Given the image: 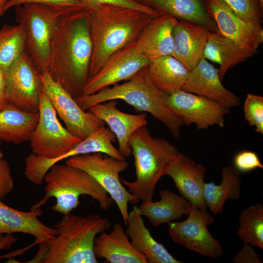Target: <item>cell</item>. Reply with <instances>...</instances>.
<instances>
[{
  "label": "cell",
  "instance_id": "cell-1",
  "mask_svg": "<svg viewBox=\"0 0 263 263\" xmlns=\"http://www.w3.org/2000/svg\"><path fill=\"white\" fill-rule=\"evenodd\" d=\"M92 48L88 11L63 16L51 39L47 72L74 99L89 79Z\"/></svg>",
  "mask_w": 263,
  "mask_h": 263
},
{
  "label": "cell",
  "instance_id": "cell-2",
  "mask_svg": "<svg viewBox=\"0 0 263 263\" xmlns=\"http://www.w3.org/2000/svg\"><path fill=\"white\" fill-rule=\"evenodd\" d=\"M87 10L93 47L89 79L112 55L136 40L147 22L155 17L134 9L111 4Z\"/></svg>",
  "mask_w": 263,
  "mask_h": 263
},
{
  "label": "cell",
  "instance_id": "cell-3",
  "mask_svg": "<svg viewBox=\"0 0 263 263\" xmlns=\"http://www.w3.org/2000/svg\"><path fill=\"white\" fill-rule=\"evenodd\" d=\"M54 227V238L39 243L35 256L27 263H96L94 244L96 235L109 230L112 223L97 214L87 216L63 214Z\"/></svg>",
  "mask_w": 263,
  "mask_h": 263
},
{
  "label": "cell",
  "instance_id": "cell-4",
  "mask_svg": "<svg viewBox=\"0 0 263 263\" xmlns=\"http://www.w3.org/2000/svg\"><path fill=\"white\" fill-rule=\"evenodd\" d=\"M148 66L140 71L128 81L115 84L96 93L75 98L76 102L83 111L92 106L112 100H122L138 112H147L164 124L176 139L181 135V127L184 123L181 118L167 105V92L158 89L152 82Z\"/></svg>",
  "mask_w": 263,
  "mask_h": 263
},
{
  "label": "cell",
  "instance_id": "cell-5",
  "mask_svg": "<svg viewBox=\"0 0 263 263\" xmlns=\"http://www.w3.org/2000/svg\"><path fill=\"white\" fill-rule=\"evenodd\" d=\"M129 144L134 157L136 179L133 182L123 179L120 181L128 188V191L142 202L151 201L158 181L178 150L167 140L153 137L147 125L132 134Z\"/></svg>",
  "mask_w": 263,
  "mask_h": 263
},
{
  "label": "cell",
  "instance_id": "cell-6",
  "mask_svg": "<svg viewBox=\"0 0 263 263\" xmlns=\"http://www.w3.org/2000/svg\"><path fill=\"white\" fill-rule=\"evenodd\" d=\"M45 194L30 209L40 208L52 197L56 203L51 209L62 214L72 212L80 202L79 196L88 195L98 202L103 210H107L114 201L98 183L85 171L66 164L53 165L45 174Z\"/></svg>",
  "mask_w": 263,
  "mask_h": 263
},
{
  "label": "cell",
  "instance_id": "cell-7",
  "mask_svg": "<svg viewBox=\"0 0 263 263\" xmlns=\"http://www.w3.org/2000/svg\"><path fill=\"white\" fill-rule=\"evenodd\" d=\"M16 19L23 28L25 51L38 72H47L51 39L62 11L38 3L15 7Z\"/></svg>",
  "mask_w": 263,
  "mask_h": 263
},
{
  "label": "cell",
  "instance_id": "cell-8",
  "mask_svg": "<svg viewBox=\"0 0 263 263\" xmlns=\"http://www.w3.org/2000/svg\"><path fill=\"white\" fill-rule=\"evenodd\" d=\"M65 164L85 171L98 183L116 203L127 225L128 204H135L140 201L124 187L120 181L119 174L128 168L129 162L97 152L70 157L65 160Z\"/></svg>",
  "mask_w": 263,
  "mask_h": 263
},
{
  "label": "cell",
  "instance_id": "cell-9",
  "mask_svg": "<svg viewBox=\"0 0 263 263\" xmlns=\"http://www.w3.org/2000/svg\"><path fill=\"white\" fill-rule=\"evenodd\" d=\"M38 113L37 124L29 139L32 153L48 158H57L82 140L63 127L42 88L40 93Z\"/></svg>",
  "mask_w": 263,
  "mask_h": 263
},
{
  "label": "cell",
  "instance_id": "cell-10",
  "mask_svg": "<svg viewBox=\"0 0 263 263\" xmlns=\"http://www.w3.org/2000/svg\"><path fill=\"white\" fill-rule=\"evenodd\" d=\"M116 138L113 132L105 125L92 132L66 153L55 158L29 154L25 160L24 175L32 183L40 185L44 177L54 165L70 157L92 153H103L118 159H126L113 145Z\"/></svg>",
  "mask_w": 263,
  "mask_h": 263
},
{
  "label": "cell",
  "instance_id": "cell-11",
  "mask_svg": "<svg viewBox=\"0 0 263 263\" xmlns=\"http://www.w3.org/2000/svg\"><path fill=\"white\" fill-rule=\"evenodd\" d=\"M42 88L49 97L56 114L73 135L84 139L105 123L89 111H83L75 100L48 72L40 74Z\"/></svg>",
  "mask_w": 263,
  "mask_h": 263
},
{
  "label": "cell",
  "instance_id": "cell-12",
  "mask_svg": "<svg viewBox=\"0 0 263 263\" xmlns=\"http://www.w3.org/2000/svg\"><path fill=\"white\" fill-rule=\"evenodd\" d=\"M188 215L184 221L168 224V233L172 241L207 257L217 259L221 256L223 246L207 228L208 225L214 222V219L191 205Z\"/></svg>",
  "mask_w": 263,
  "mask_h": 263
},
{
  "label": "cell",
  "instance_id": "cell-13",
  "mask_svg": "<svg viewBox=\"0 0 263 263\" xmlns=\"http://www.w3.org/2000/svg\"><path fill=\"white\" fill-rule=\"evenodd\" d=\"M40 74L24 51L6 73L8 103L29 113H38L42 88Z\"/></svg>",
  "mask_w": 263,
  "mask_h": 263
},
{
  "label": "cell",
  "instance_id": "cell-14",
  "mask_svg": "<svg viewBox=\"0 0 263 263\" xmlns=\"http://www.w3.org/2000/svg\"><path fill=\"white\" fill-rule=\"evenodd\" d=\"M150 60L139 50L135 40L122 48L106 61L101 69L85 84L81 96L96 93L123 80H129Z\"/></svg>",
  "mask_w": 263,
  "mask_h": 263
},
{
  "label": "cell",
  "instance_id": "cell-15",
  "mask_svg": "<svg viewBox=\"0 0 263 263\" xmlns=\"http://www.w3.org/2000/svg\"><path fill=\"white\" fill-rule=\"evenodd\" d=\"M166 102L184 125L194 123L199 130L215 125L223 128L225 116L230 112L229 108L220 103L181 90L167 92Z\"/></svg>",
  "mask_w": 263,
  "mask_h": 263
},
{
  "label": "cell",
  "instance_id": "cell-16",
  "mask_svg": "<svg viewBox=\"0 0 263 263\" xmlns=\"http://www.w3.org/2000/svg\"><path fill=\"white\" fill-rule=\"evenodd\" d=\"M206 8L218 32L254 54L263 42L261 24L245 19L232 11L221 0H205Z\"/></svg>",
  "mask_w": 263,
  "mask_h": 263
},
{
  "label": "cell",
  "instance_id": "cell-17",
  "mask_svg": "<svg viewBox=\"0 0 263 263\" xmlns=\"http://www.w3.org/2000/svg\"><path fill=\"white\" fill-rule=\"evenodd\" d=\"M206 172L203 164L196 163L188 156L179 152L166 166L164 175L172 179L181 195L191 206L209 215L203 196Z\"/></svg>",
  "mask_w": 263,
  "mask_h": 263
},
{
  "label": "cell",
  "instance_id": "cell-18",
  "mask_svg": "<svg viewBox=\"0 0 263 263\" xmlns=\"http://www.w3.org/2000/svg\"><path fill=\"white\" fill-rule=\"evenodd\" d=\"M219 72V69L203 57L189 71L181 90L220 103L229 108L239 106L240 98L224 86Z\"/></svg>",
  "mask_w": 263,
  "mask_h": 263
},
{
  "label": "cell",
  "instance_id": "cell-19",
  "mask_svg": "<svg viewBox=\"0 0 263 263\" xmlns=\"http://www.w3.org/2000/svg\"><path fill=\"white\" fill-rule=\"evenodd\" d=\"M117 100H110L95 104L88 110L108 125L118 141L119 151L126 159L132 154L130 138L137 130L148 124L147 115L145 113H125L117 109Z\"/></svg>",
  "mask_w": 263,
  "mask_h": 263
},
{
  "label": "cell",
  "instance_id": "cell-20",
  "mask_svg": "<svg viewBox=\"0 0 263 263\" xmlns=\"http://www.w3.org/2000/svg\"><path fill=\"white\" fill-rule=\"evenodd\" d=\"M43 213L41 208L30 209L29 211H20L12 208L0 200V235L22 233L35 238L31 247L56 236L58 230L49 226L38 217Z\"/></svg>",
  "mask_w": 263,
  "mask_h": 263
},
{
  "label": "cell",
  "instance_id": "cell-21",
  "mask_svg": "<svg viewBox=\"0 0 263 263\" xmlns=\"http://www.w3.org/2000/svg\"><path fill=\"white\" fill-rule=\"evenodd\" d=\"M211 32L201 25L178 21L172 30V56L190 71L203 57L204 48Z\"/></svg>",
  "mask_w": 263,
  "mask_h": 263
},
{
  "label": "cell",
  "instance_id": "cell-22",
  "mask_svg": "<svg viewBox=\"0 0 263 263\" xmlns=\"http://www.w3.org/2000/svg\"><path fill=\"white\" fill-rule=\"evenodd\" d=\"M178 21L170 16L162 15L147 22L135 42L140 52L150 61L164 56H172V30Z\"/></svg>",
  "mask_w": 263,
  "mask_h": 263
},
{
  "label": "cell",
  "instance_id": "cell-23",
  "mask_svg": "<svg viewBox=\"0 0 263 263\" xmlns=\"http://www.w3.org/2000/svg\"><path fill=\"white\" fill-rule=\"evenodd\" d=\"M96 258L107 263H148L146 257L133 246L121 223L115 224L110 233L96 237L94 244Z\"/></svg>",
  "mask_w": 263,
  "mask_h": 263
},
{
  "label": "cell",
  "instance_id": "cell-24",
  "mask_svg": "<svg viewBox=\"0 0 263 263\" xmlns=\"http://www.w3.org/2000/svg\"><path fill=\"white\" fill-rule=\"evenodd\" d=\"M142 217L139 207L133 206L129 213L125 232L135 249L146 257L148 263H182L152 237Z\"/></svg>",
  "mask_w": 263,
  "mask_h": 263
},
{
  "label": "cell",
  "instance_id": "cell-25",
  "mask_svg": "<svg viewBox=\"0 0 263 263\" xmlns=\"http://www.w3.org/2000/svg\"><path fill=\"white\" fill-rule=\"evenodd\" d=\"M160 13L178 21H185L205 26L211 32L218 31L216 24L209 15L205 0H140Z\"/></svg>",
  "mask_w": 263,
  "mask_h": 263
},
{
  "label": "cell",
  "instance_id": "cell-26",
  "mask_svg": "<svg viewBox=\"0 0 263 263\" xmlns=\"http://www.w3.org/2000/svg\"><path fill=\"white\" fill-rule=\"evenodd\" d=\"M254 54L217 31L211 32L204 48L203 57L219 64V75L222 81L228 69Z\"/></svg>",
  "mask_w": 263,
  "mask_h": 263
},
{
  "label": "cell",
  "instance_id": "cell-27",
  "mask_svg": "<svg viewBox=\"0 0 263 263\" xmlns=\"http://www.w3.org/2000/svg\"><path fill=\"white\" fill-rule=\"evenodd\" d=\"M159 195V201L142 202L139 207L142 216L154 227L169 224L180 219L183 215L188 214L191 204L182 195L169 189L161 190Z\"/></svg>",
  "mask_w": 263,
  "mask_h": 263
},
{
  "label": "cell",
  "instance_id": "cell-28",
  "mask_svg": "<svg viewBox=\"0 0 263 263\" xmlns=\"http://www.w3.org/2000/svg\"><path fill=\"white\" fill-rule=\"evenodd\" d=\"M39 113L21 111L8 103L0 111V140L15 144L29 141Z\"/></svg>",
  "mask_w": 263,
  "mask_h": 263
},
{
  "label": "cell",
  "instance_id": "cell-29",
  "mask_svg": "<svg viewBox=\"0 0 263 263\" xmlns=\"http://www.w3.org/2000/svg\"><path fill=\"white\" fill-rule=\"evenodd\" d=\"M149 76L153 84L166 92L182 90L189 71L172 56L159 57L148 66Z\"/></svg>",
  "mask_w": 263,
  "mask_h": 263
},
{
  "label": "cell",
  "instance_id": "cell-30",
  "mask_svg": "<svg viewBox=\"0 0 263 263\" xmlns=\"http://www.w3.org/2000/svg\"><path fill=\"white\" fill-rule=\"evenodd\" d=\"M221 174L220 184L217 185L211 182L205 183L204 186V200L214 214L223 212L227 200H239L241 198L240 172L234 166H225L222 168Z\"/></svg>",
  "mask_w": 263,
  "mask_h": 263
},
{
  "label": "cell",
  "instance_id": "cell-31",
  "mask_svg": "<svg viewBox=\"0 0 263 263\" xmlns=\"http://www.w3.org/2000/svg\"><path fill=\"white\" fill-rule=\"evenodd\" d=\"M24 51L22 26L3 25L0 29V68L7 73Z\"/></svg>",
  "mask_w": 263,
  "mask_h": 263
},
{
  "label": "cell",
  "instance_id": "cell-32",
  "mask_svg": "<svg viewBox=\"0 0 263 263\" xmlns=\"http://www.w3.org/2000/svg\"><path fill=\"white\" fill-rule=\"evenodd\" d=\"M237 232L240 240L263 249V206L260 203L248 207L241 212Z\"/></svg>",
  "mask_w": 263,
  "mask_h": 263
},
{
  "label": "cell",
  "instance_id": "cell-33",
  "mask_svg": "<svg viewBox=\"0 0 263 263\" xmlns=\"http://www.w3.org/2000/svg\"><path fill=\"white\" fill-rule=\"evenodd\" d=\"M26 3H38L46 5L60 10L66 15L74 14L86 9L85 6L77 0H8L0 11V16L8 9Z\"/></svg>",
  "mask_w": 263,
  "mask_h": 263
},
{
  "label": "cell",
  "instance_id": "cell-34",
  "mask_svg": "<svg viewBox=\"0 0 263 263\" xmlns=\"http://www.w3.org/2000/svg\"><path fill=\"white\" fill-rule=\"evenodd\" d=\"M241 17L260 24L263 20V6L259 0H221Z\"/></svg>",
  "mask_w": 263,
  "mask_h": 263
},
{
  "label": "cell",
  "instance_id": "cell-35",
  "mask_svg": "<svg viewBox=\"0 0 263 263\" xmlns=\"http://www.w3.org/2000/svg\"><path fill=\"white\" fill-rule=\"evenodd\" d=\"M245 119L257 133L263 134V97L253 94H247L244 103Z\"/></svg>",
  "mask_w": 263,
  "mask_h": 263
},
{
  "label": "cell",
  "instance_id": "cell-36",
  "mask_svg": "<svg viewBox=\"0 0 263 263\" xmlns=\"http://www.w3.org/2000/svg\"><path fill=\"white\" fill-rule=\"evenodd\" d=\"M82 3L86 10L93 9L99 5L111 4L134 9L154 17L162 15L150 7L143 3L140 0H77Z\"/></svg>",
  "mask_w": 263,
  "mask_h": 263
},
{
  "label": "cell",
  "instance_id": "cell-37",
  "mask_svg": "<svg viewBox=\"0 0 263 263\" xmlns=\"http://www.w3.org/2000/svg\"><path fill=\"white\" fill-rule=\"evenodd\" d=\"M235 168L240 172H246L257 168L263 169L258 154L251 150H242L238 152L233 158Z\"/></svg>",
  "mask_w": 263,
  "mask_h": 263
},
{
  "label": "cell",
  "instance_id": "cell-38",
  "mask_svg": "<svg viewBox=\"0 0 263 263\" xmlns=\"http://www.w3.org/2000/svg\"><path fill=\"white\" fill-rule=\"evenodd\" d=\"M14 188V181L8 162L0 158V200L3 199Z\"/></svg>",
  "mask_w": 263,
  "mask_h": 263
},
{
  "label": "cell",
  "instance_id": "cell-39",
  "mask_svg": "<svg viewBox=\"0 0 263 263\" xmlns=\"http://www.w3.org/2000/svg\"><path fill=\"white\" fill-rule=\"evenodd\" d=\"M232 260L234 263H262L253 246L248 244H244L243 248L236 253Z\"/></svg>",
  "mask_w": 263,
  "mask_h": 263
},
{
  "label": "cell",
  "instance_id": "cell-40",
  "mask_svg": "<svg viewBox=\"0 0 263 263\" xmlns=\"http://www.w3.org/2000/svg\"><path fill=\"white\" fill-rule=\"evenodd\" d=\"M8 103L6 91V73L0 68V111Z\"/></svg>",
  "mask_w": 263,
  "mask_h": 263
},
{
  "label": "cell",
  "instance_id": "cell-41",
  "mask_svg": "<svg viewBox=\"0 0 263 263\" xmlns=\"http://www.w3.org/2000/svg\"><path fill=\"white\" fill-rule=\"evenodd\" d=\"M18 241V238L13 233L0 235V250L9 249Z\"/></svg>",
  "mask_w": 263,
  "mask_h": 263
},
{
  "label": "cell",
  "instance_id": "cell-42",
  "mask_svg": "<svg viewBox=\"0 0 263 263\" xmlns=\"http://www.w3.org/2000/svg\"><path fill=\"white\" fill-rule=\"evenodd\" d=\"M8 0H0V11Z\"/></svg>",
  "mask_w": 263,
  "mask_h": 263
},
{
  "label": "cell",
  "instance_id": "cell-43",
  "mask_svg": "<svg viewBox=\"0 0 263 263\" xmlns=\"http://www.w3.org/2000/svg\"><path fill=\"white\" fill-rule=\"evenodd\" d=\"M1 141L0 140V158H3V153L1 149Z\"/></svg>",
  "mask_w": 263,
  "mask_h": 263
},
{
  "label": "cell",
  "instance_id": "cell-44",
  "mask_svg": "<svg viewBox=\"0 0 263 263\" xmlns=\"http://www.w3.org/2000/svg\"><path fill=\"white\" fill-rule=\"evenodd\" d=\"M261 5L263 6V0H259Z\"/></svg>",
  "mask_w": 263,
  "mask_h": 263
}]
</instances>
